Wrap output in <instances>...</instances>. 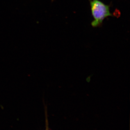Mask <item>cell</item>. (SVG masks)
Segmentation results:
<instances>
[{"label":"cell","instance_id":"1","mask_svg":"<svg viewBox=\"0 0 130 130\" xmlns=\"http://www.w3.org/2000/svg\"><path fill=\"white\" fill-rule=\"evenodd\" d=\"M91 11L93 18L91 25L93 28L100 27L107 17L112 16L110 6L102 2L100 0H92L90 1Z\"/></svg>","mask_w":130,"mask_h":130},{"label":"cell","instance_id":"2","mask_svg":"<svg viewBox=\"0 0 130 130\" xmlns=\"http://www.w3.org/2000/svg\"><path fill=\"white\" fill-rule=\"evenodd\" d=\"M44 110H45V130H50L49 127V123L48 120V112L47 108L46 105L44 104Z\"/></svg>","mask_w":130,"mask_h":130}]
</instances>
